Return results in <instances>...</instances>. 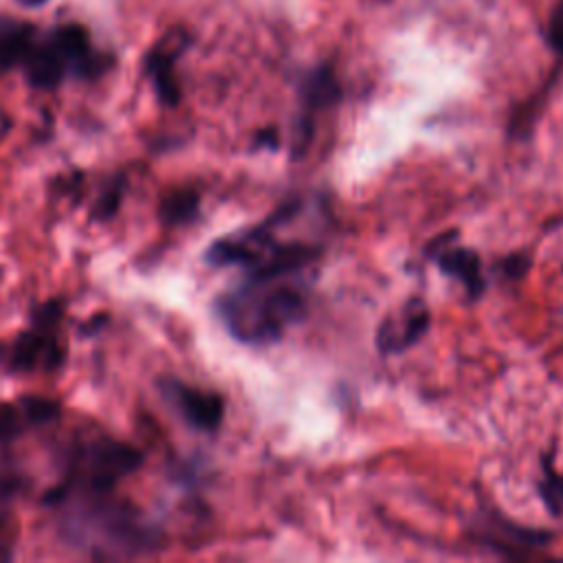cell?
Instances as JSON below:
<instances>
[{"mask_svg":"<svg viewBox=\"0 0 563 563\" xmlns=\"http://www.w3.org/2000/svg\"><path fill=\"white\" fill-rule=\"evenodd\" d=\"M48 40L64 57L68 70L77 75H90L99 64L92 55L88 31L81 24H62L51 33Z\"/></svg>","mask_w":563,"mask_h":563,"instance_id":"obj_6","label":"cell"},{"mask_svg":"<svg viewBox=\"0 0 563 563\" xmlns=\"http://www.w3.org/2000/svg\"><path fill=\"white\" fill-rule=\"evenodd\" d=\"M438 264L442 273L460 279L466 288V292L475 299L484 292V277L479 268V257L471 249L460 246H444L438 253Z\"/></svg>","mask_w":563,"mask_h":563,"instance_id":"obj_8","label":"cell"},{"mask_svg":"<svg viewBox=\"0 0 563 563\" xmlns=\"http://www.w3.org/2000/svg\"><path fill=\"white\" fill-rule=\"evenodd\" d=\"M22 66H24V75H26L29 84L35 88H44V90L55 88L68 70L64 57L51 44V40L44 44L33 42V46L29 48V53L22 59Z\"/></svg>","mask_w":563,"mask_h":563,"instance_id":"obj_7","label":"cell"},{"mask_svg":"<svg viewBox=\"0 0 563 563\" xmlns=\"http://www.w3.org/2000/svg\"><path fill=\"white\" fill-rule=\"evenodd\" d=\"M429 328V310L422 301H409L396 317H389L378 328L376 343L383 352H402L416 343Z\"/></svg>","mask_w":563,"mask_h":563,"instance_id":"obj_4","label":"cell"},{"mask_svg":"<svg viewBox=\"0 0 563 563\" xmlns=\"http://www.w3.org/2000/svg\"><path fill=\"white\" fill-rule=\"evenodd\" d=\"M301 92L310 108H321L339 97V84L330 68H317L310 75H306Z\"/></svg>","mask_w":563,"mask_h":563,"instance_id":"obj_12","label":"cell"},{"mask_svg":"<svg viewBox=\"0 0 563 563\" xmlns=\"http://www.w3.org/2000/svg\"><path fill=\"white\" fill-rule=\"evenodd\" d=\"M26 418V422L31 424H40V422H48L53 418H57L59 413V405L51 398H42V396H24L20 398L18 405Z\"/></svg>","mask_w":563,"mask_h":563,"instance_id":"obj_15","label":"cell"},{"mask_svg":"<svg viewBox=\"0 0 563 563\" xmlns=\"http://www.w3.org/2000/svg\"><path fill=\"white\" fill-rule=\"evenodd\" d=\"M169 396L191 427L202 431L218 429L224 413V405L218 394L194 389L180 383H169Z\"/></svg>","mask_w":563,"mask_h":563,"instance_id":"obj_5","label":"cell"},{"mask_svg":"<svg viewBox=\"0 0 563 563\" xmlns=\"http://www.w3.org/2000/svg\"><path fill=\"white\" fill-rule=\"evenodd\" d=\"M288 275L292 273L251 275L220 299V314L233 336L271 343L306 314L303 292L288 282Z\"/></svg>","mask_w":563,"mask_h":563,"instance_id":"obj_2","label":"cell"},{"mask_svg":"<svg viewBox=\"0 0 563 563\" xmlns=\"http://www.w3.org/2000/svg\"><path fill=\"white\" fill-rule=\"evenodd\" d=\"M198 207V196L191 191H174L172 196L165 198L161 213L167 222H183L196 213Z\"/></svg>","mask_w":563,"mask_h":563,"instance_id":"obj_14","label":"cell"},{"mask_svg":"<svg viewBox=\"0 0 563 563\" xmlns=\"http://www.w3.org/2000/svg\"><path fill=\"white\" fill-rule=\"evenodd\" d=\"M548 33H550V44H552V48L563 55V0H561V2L554 7V11H552Z\"/></svg>","mask_w":563,"mask_h":563,"instance_id":"obj_17","label":"cell"},{"mask_svg":"<svg viewBox=\"0 0 563 563\" xmlns=\"http://www.w3.org/2000/svg\"><path fill=\"white\" fill-rule=\"evenodd\" d=\"M539 490L550 512L563 515V475L548 460L543 462V479L539 482Z\"/></svg>","mask_w":563,"mask_h":563,"instance_id":"obj_13","label":"cell"},{"mask_svg":"<svg viewBox=\"0 0 563 563\" xmlns=\"http://www.w3.org/2000/svg\"><path fill=\"white\" fill-rule=\"evenodd\" d=\"M20 4H24V7H40V4H44V2H48V0H18Z\"/></svg>","mask_w":563,"mask_h":563,"instance_id":"obj_18","label":"cell"},{"mask_svg":"<svg viewBox=\"0 0 563 563\" xmlns=\"http://www.w3.org/2000/svg\"><path fill=\"white\" fill-rule=\"evenodd\" d=\"M55 345L48 341V334L42 332V328L37 325L35 332H24L13 347V367L20 369H31L35 367L40 361H46V365L53 363V354H55Z\"/></svg>","mask_w":563,"mask_h":563,"instance_id":"obj_11","label":"cell"},{"mask_svg":"<svg viewBox=\"0 0 563 563\" xmlns=\"http://www.w3.org/2000/svg\"><path fill=\"white\" fill-rule=\"evenodd\" d=\"M64 519L66 539L95 556H139L158 548V532L125 501L110 499L108 490H88Z\"/></svg>","mask_w":563,"mask_h":563,"instance_id":"obj_1","label":"cell"},{"mask_svg":"<svg viewBox=\"0 0 563 563\" xmlns=\"http://www.w3.org/2000/svg\"><path fill=\"white\" fill-rule=\"evenodd\" d=\"M22 422H26L24 413L20 407L13 405H2L0 407V442L13 438L15 433H20Z\"/></svg>","mask_w":563,"mask_h":563,"instance_id":"obj_16","label":"cell"},{"mask_svg":"<svg viewBox=\"0 0 563 563\" xmlns=\"http://www.w3.org/2000/svg\"><path fill=\"white\" fill-rule=\"evenodd\" d=\"M143 455L132 444L99 440L79 460V475L88 490H110L123 475L139 468Z\"/></svg>","mask_w":563,"mask_h":563,"instance_id":"obj_3","label":"cell"},{"mask_svg":"<svg viewBox=\"0 0 563 563\" xmlns=\"http://www.w3.org/2000/svg\"><path fill=\"white\" fill-rule=\"evenodd\" d=\"M178 55V48L167 51L165 44H156L147 55H145V73L150 75V79L154 81L156 95L163 103H178L180 90H178V81H176V73H174V59Z\"/></svg>","mask_w":563,"mask_h":563,"instance_id":"obj_9","label":"cell"},{"mask_svg":"<svg viewBox=\"0 0 563 563\" xmlns=\"http://www.w3.org/2000/svg\"><path fill=\"white\" fill-rule=\"evenodd\" d=\"M35 26L31 22L0 20V73L22 64L24 55L33 46Z\"/></svg>","mask_w":563,"mask_h":563,"instance_id":"obj_10","label":"cell"}]
</instances>
